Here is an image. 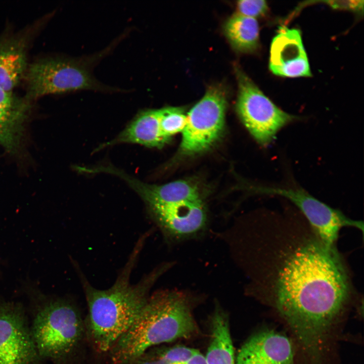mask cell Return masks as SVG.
Masks as SVG:
<instances>
[{
  "mask_svg": "<svg viewBox=\"0 0 364 364\" xmlns=\"http://www.w3.org/2000/svg\"><path fill=\"white\" fill-rule=\"evenodd\" d=\"M247 279V295L271 307L300 349L322 351L350 299L351 284L336 248L306 220L239 219L218 235Z\"/></svg>",
  "mask_w": 364,
  "mask_h": 364,
  "instance_id": "6da1fadb",
  "label": "cell"
},
{
  "mask_svg": "<svg viewBox=\"0 0 364 364\" xmlns=\"http://www.w3.org/2000/svg\"><path fill=\"white\" fill-rule=\"evenodd\" d=\"M146 238L145 235L140 238L116 281L107 289L93 287L75 264L88 309L85 336L98 352H108L127 331L146 304L152 287L174 264L162 263L138 283L131 284V274Z\"/></svg>",
  "mask_w": 364,
  "mask_h": 364,
  "instance_id": "7a4b0ae2",
  "label": "cell"
},
{
  "mask_svg": "<svg viewBox=\"0 0 364 364\" xmlns=\"http://www.w3.org/2000/svg\"><path fill=\"white\" fill-rule=\"evenodd\" d=\"M193 307V299L186 292L167 289L155 292L108 352L109 364H129L157 345L197 335Z\"/></svg>",
  "mask_w": 364,
  "mask_h": 364,
  "instance_id": "3957f363",
  "label": "cell"
},
{
  "mask_svg": "<svg viewBox=\"0 0 364 364\" xmlns=\"http://www.w3.org/2000/svg\"><path fill=\"white\" fill-rule=\"evenodd\" d=\"M112 48L108 47L88 57L48 58L33 63L24 75L27 84L26 99L84 89L118 91L98 81L92 72L95 65Z\"/></svg>",
  "mask_w": 364,
  "mask_h": 364,
  "instance_id": "277c9868",
  "label": "cell"
},
{
  "mask_svg": "<svg viewBox=\"0 0 364 364\" xmlns=\"http://www.w3.org/2000/svg\"><path fill=\"white\" fill-rule=\"evenodd\" d=\"M31 329L40 357L59 361L72 356L85 335L84 321L76 306L55 299L38 310Z\"/></svg>",
  "mask_w": 364,
  "mask_h": 364,
  "instance_id": "5b68a950",
  "label": "cell"
},
{
  "mask_svg": "<svg viewBox=\"0 0 364 364\" xmlns=\"http://www.w3.org/2000/svg\"><path fill=\"white\" fill-rule=\"evenodd\" d=\"M235 70L238 85L237 113L255 140L266 147L281 129L299 118L279 108L238 66Z\"/></svg>",
  "mask_w": 364,
  "mask_h": 364,
  "instance_id": "8992f818",
  "label": "cell"
},
{
  "mask_svg": "<svg viewBox=\"0 0 364 364\" xmlns=\"http://www.w3.org/2000/svg\"><path fill=\"white\" fill-rule=\"evenodd\" d=\"M227 94L221 85L210 86L203 98L187 114L180 151L185 155L200 153L210 149L223 132Z\"/></svg>",
  "mask_w": 364,
  "mask_h": 364,
  "instance_id": "52a82bcc",
  "label": "cell"
},
{
  "mask_svg": "<svg viewBox=\"0 0 364 364\" xmlns=\"http://www.w3.org/2000/svg\"><path fill=\"white\" fill-rule=\"evenodd\" d=\"M253 191L262 194L282 196L290 200L300 211L322 241L330 248H336L340 231L343 228H354L363 233L362 221L349 218L303 189L261 186L254 187Z\"/></svg>",
  "mask_w": 364,
  "mask_h": 364,
  "instance_id": "ba28073f",
  "label": "cell"
},
{
  "mask_svg": "<svg viewBox=\"0 0 364 364\" xmlns=\"http://www.w3.org/2000/svg\"><path fill=\"white\" fill-rule=\"evenodd\" d=\"M40 358L21 307L0 299V364H38Z\"/></svg>",
  "mask_w": 364,
  "mask_h": 364,
  "instance_id": "9c48e42d",
  "label": "cell"
},
{
  "mask_svg": "<svg viewBox=\"0 0 364 364\" xmlns=\"http://www.w3.org/2000/svg\"><path fill=\"white\" fill-rule=\"evenodd\" d=\"M96 173L105 172L122 178L140 196L147 206H171L203 199L197 187L178 180L162 185L143 183L111 165L96 167Z\"/></svg>",
  "mask_w": 364,
  "mask_h": 364,
  "instance_id": "30bf717a",
  "label": "cell"
},
{
  "mask_svg": "<svg viewBox=\"0 0 364 364\" xmlns=\"http://www.w3.org/2000/svg\"><path fill=\"white\" fill-rule=\"evenodd\" d=\"M292 341L284 334L266 329L251 336L238 351L236 364H295Z\"/></svg>",
  "mask_w": 364,
  "mask_h": 364,
  "instance_id": "8fae6325",
  "label": "cell"
},
{
  "mask_svg": "<svg viewBox=\"0 0 364 364\" xmlns=\"http://www.w3.org/2000/svg\"><path fill=\"white\" fill-rule=\"evenodd\" d=\"M269 69L279 76H310L309 64L298 29L282 27L272 40Z\"/></svg>",
  "mask_w": 364,
  "mask_h": 364,
  "instance_id": "7c38bea8",
  "label": "cell"
},
{
  "mask_svg": "<svg viewBox=\"0 0 364 364\" xmlns=\"http://www.w3.org/2000/svg\"><path fill=\"white\" fill-rule=\"evenodd\" d=\"M170 140L161 130L159 110L147 109L137 114L117 136L102 147L133 143L149 148H161Z\"/></svg>",
  "mask_w": 364,
  "mask_h": 364,
  "instance_id": "4fadbf2b",
  "label": "cell"
},
{
  "mask_svg": "<svg viewBox=\"0 0 364 364\" xmlns=\"http://www.w3.org/2000/svg\"><path fill=\"white\" fill-rule=\"evenodd\" d=\"M26 42L20 38L0 41V87L8 92L18 84L27 69Z\"/></svg>",
  "mask_w": 364,
  "mask_h": 364,
  "instance_id": "5bb4252c",
  "label": "cell"
},
{
  "mask_svg": "<svg viewBox=\"0 0 364 364\" xmlns=\"http://www.w3.org/2000/svg\"><path fill=\"white\" fill-rule=\"evenodd\" d=\"M211 320L210 342L205 356L207 364H236L228 316L218 305Z\"/></svg>",
  "mask_w": 364,
  "mask_h": 364,
  "instance_id": "9a60e30c",
  "label": "cell"
},
{
  "mask_svg": "<svg viewBox=\"0 0 364 364\" xmlns=\"http://www.w3.org/2000/svg\"><path fill=\"white\" fill-rule=\"evenodd\" d=\"M224 33L236 50L250 53L258 47L259 25L256 19L238 13L231 16L223 26Z\"/></svg>",
  "mask_w": 364,
  "mask_h": 364,
  "instance_id": "2e32d148",
  "label": "cell"
},
{
  "mask_svg": "<svg viewBox=\"0 0 364 364\" xmlns=\"http://www.w3.org/2000/svg\"><path fill=\"white\" fill-rule=\"evenodd\" d=\"M29 105L11 107L0 104V144L9 152H16L19 147Z\"/></svg>",
  "mask_w": 364,
  "mask_h": 364,
  "instance_id": "e0dca14e",
  "label": "cell"
},
{
  "mask_svg": "<svg viewBox=\"0 0 364 364\" xmlns=\"http://www.w3.org/2000/svg\"><path fill=\"white\" fill-rule=\"evenodd\" d=\"M159 110V122L163 134L168 138L183 132L187 122V115L179 107H168Z\"/></svg>",
  "mask_w": 364,
  "mask_h": 364,
  "instance_id": "ac0fdd59",
  "label": "cell"
},
{
  "mask_svg": "<svg viewBox=\"0 0 364 364\" xmlns=\"http://www.w3.org/2000/svg\"><path fill=\"white\" fill-rule=\"evenodd\" d=\"M237 7L238 13L255 19L264 15L268 9L263 0H241L237 2Z\"/></svg>",
  "mask_w": 364,
  "mask_h": 364,
  "instance_id": "d6986e66",
  "label": "cell"
},
{
  "mask_svg": "<svg viewBox=\"0 0 364 364\" xmlns=\"http://www.w3.org/2000/svg\"><path fill=\"white\" fill-rule=\"evenodd\" d=\"M0 104L11 106L19 107L29 104L26 99L23 100L16 97L12 92H8L0 87Z\"/></svg>",
  "mask_w": 364,
  "mask_h": 364,
  "instance_id": "ffe728a7",
  "label": "cell"
},
{
  "mask_svg": "<svg viewBox=\"0 0 364 364\" xmlns=\"http://www.w3.org/2000/svg\"><path fill=\"white\" fill-rule=\"evenodd\" d=\"M177 364H207V363L205 356L197 350L194 355L188 360Z\"/></svg>",
  "mask_w": 364,
  "mask_h": 364,
  "instance_id": "44dd1931",
  "label": "cell"
}]
</instances>
